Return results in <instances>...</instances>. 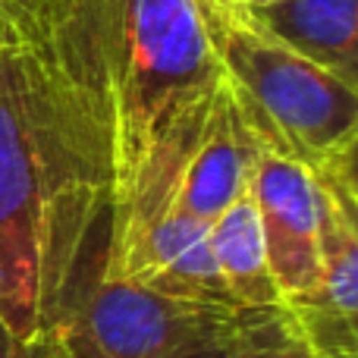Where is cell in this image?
Masks as SVG:
<instances>
[{"label": "cell", "instance_id": "cell-4", "mask_svg": "<svg viewBox=\"0 0 358 358\" xmlns=\"http://www.w3.org/2000/svg\"><path fill=\"white\" fill-rule=\"evenodd\" d=\"M239 317L242 311L170 299L104 271L54 340L66 358H170L229 334Z\"/></svg>", "mask_w": 358, "mask_h": 358}, {"label": "cell", "instance_id": "cell-10", "mask_svg": "<svg viewBox=\"0 0 358 358\" xmlns=\"http://www.w3.org/2000/svg\"><path fill=\"white\" fill-rule=\"evenodd\" d=\"M236 358H324L302 336L286 308L242 311L236 330Z\"/></svg>", "mask_w": 358, "mask_h": 358}, {"label": "cell", "instance_id": "cell-6", "mask_svg": "<svg viewBox=\"0 0 358 358\" xmlns=\"http://www.w3.org/2000/svg\"><path fill=\"white\" fill-rule=\"evenodd\" d=\"M248 195L258 208L267 264L289 315L311 308L321 289L315 182L302 164L258 151L248 173Z\"/></svg>", "mask_w": 358, "mask_h": 358}, {"label": "cell", "instance_id": "cell-12", "mask_svg": "<svg viewBox=\"0 0 358 358\" xmlns=\"http://www.w3.org/2000/svg\"><path fill=\"white\" fill-rule=\"evenodd\" d=\"M239 321H242V317H239ZM236 330H239V324H236L229 334L217 336V340L198 343V346L182 349V352H176L170 358H236Z\"/></svg>", "mask_w": 358, "mask_h": 358}, {"label": "cell", "instance_id": "cell-3", "mask_svg": "<svg viewBox=\"0 0 358 358\" xmlns=\"http://www.w3.org/2000/svg\"><path fill=\"white\" fill-rule=\"evenodd\" d=\"M201 6L229 98L261 148L305 170L355 151L358 88L261 31L239 6Z\"/></svg>", "mask_w": 358, "mask_h": 358}, {"label": "cell", "instance_id": "cell-2", "mask_svg": "<svg viewBox=\"0 0 358 358\" xmlns=\"http://www.w3.org/2000/svg\"><path fill=\"white\" fill-rule=\"evenodd\" d=\"M113 110L117 185L173 120L223 85L201 0H82Z\"/></svg>", "mask_w": 358, "mask_h": 358}, {"label": "cell", "instance_id": "cell-1", "mask_svg": "<svg viewBox=\"0 0 358 358\" xmlns=\"http://www.w3.org/2000/svg\"><path fill=\"white\" fill-rule=\"evenodd\" d=\"M113 110L82 0H0V324L60 334L107 271Z\"/></svg>", "mask_w": 358, "mask_h": 358}, {"label": "cell", "instance_id": "cell-15", "mask_svg": "<svg viewBox=\"0 0 358 358\" xmlns=\"http://www.w3.org/2000/svg\"><path fill=\"white\" fill-rule=\"evenodd\" d=\"M50 358H66V355L60 352V346H57V340H54V352H50Z\"/></svg>", "mask_w": 358, "mask_h": 358}, {"label": "cell", "instance_id": "cell-5", "mask_svg": "<svg viewBox=\"0 0 358 358\" xmlns=\"http://www.w3.org/2000/svg\"><path fill=\"white\" fill-rule=\"evenodd\" d=\"M317 201L321 289L311 308L292 315L324 358H358V189L355 151L308 170Z\"/></svg>", "mask_w": 358, "mask_h": 358}, {"label": "cell", "instance_id": "cell-8", "mask_svg": "<svg viewBox=\"0 0 358 358\" xmlns=\"http://www.w3.org/2000/svg\"><path fill=\"white\" fill-rule=\"evenodd\" d=\"M242 13L261 31L358 88V0H283Z\"/></svg>", "mask_w": 358, "mask_h": 358}, {"label": "cell", "instance_id": "cell-9", "mask_svg": "<svg viewBox=\"0 0 358 358\" xmlns=\"http://www.w3.org/2000/svg\"><path fill=\"white\" fill-rule=\"evenodd\" d=\"M214 264L227 286L229 299L239 311H267L283 308L277 283L267 264L264 233H261L258 208L248 189L208 227Z\"/></svg>", "mask_w": 358, "mask_h": 358}, {"label": "cell", "instance_id": "cell-11", "mask_svg": "<svg viewBox=\"0 0 358 358\" xmlns=\"http://www.w3.org/2000/svg\"><path fill=\"white\" fill-rule=\"evenodd\" d=\"M50 352H54V340H19L0 324V358H50Z\"/></svg>", "mask_w": 358, "mask_h": 358}, {"label": "cell", "instance_id": "cell-7", "mask_svg": "<svg viewBox=\"0 0 358 358\" xmlns=\"http://www.w3.org/2000/svg\"><path fill=\"white\" fill-rule=\"evenodd\" d=\"M258 151L264 148L242 123L223 82L185 164L182 185H179V210L210 227L248 189V173Z\"/></svg>", "mask_w": 358, "mask_h": 358}, {"label": "cell", "instance_id": "cell-14", "mask_svg": "<svg viewBox=\"0 0 358 358\" xmlns=\"http://www.w3.org/2000/svg\"><path fill=\"white\" fill-rule=\"evenodd\" d=\"M201 3L217 6V10H233V6H236V0H201Z\"/></svg>", "mask_w": 358, "mask_h": 358}, {"label": "cell", "instance_id": "cell-13", "mask_svg": "<svg viewBox=\"0 0 358 358\" xmlns=\"http://www.w3.org/2000/svg\"><path fill=\"white\" fill-rule=\"evenodd\" d=\"M273 3H283V0H236L239 10H264V6H273Z\"/></svg>", "mask_w": 358, "mask_h": 358}]
</instances>
